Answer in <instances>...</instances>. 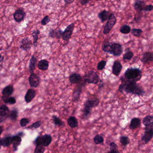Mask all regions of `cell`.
Masks as SVG:
<instances>
[{
    "mask_svg": "<svg viewBox=\"0 0 153 153\" xmlns=\"http://www.w3.org/2000/svg\"><path fill=\"white\" fill-rule=\"evenodd\" d=\"M25 13L22 8H19L15 11L13 17L16 22L20 23L24 20L25 16Z\"/></svg>",
    "mask_w": 153,
    "mask_h": 153,
    "instance_id": "10",
    "label": "cell"
},
{
    "mask_svg": "<svg viewBox=\"0 0 153 153\" xmlns=\"http://www.w3.org/2000/svg\"><path fill=\"white\" fill-rule=\"evenodd\" d=\"M153 10V6L151 5H149L145 7L144 11H146V12H149V11H152Z\"/></svg>",
    "mask_w": 153,
    "mask_h": 153,
    "instance_id": "46",
    "label": "cell"
},
{
    "mask_svg": "<svg viewBox=\"0 0 153 153\" xmlns=\"http://www.w3.org/2000/svg\"><path fill=\"white\" fill-rule=\"evenodd\" d=\"M123 52L122 45L118 43H111L110 54L115 57H119L121 55Z\"/></svg>",
    "mask_w": 153,
    "mask_h": 153,
    "instance_id": "6",
    "label": "cell"
},
{
    "mask_svg": "<svg viewBox=\"0 0 153 153\" xmlns=\"http://www.w3.org/2000/svg\"><path fill=\"white\" fill-rule=\"evenodd\" d=\"M10 111L8 107L5 105H1L0 109V121L1 123H2L4 120H6L7 118H8L9 115Z\"/></svg>",
    "mask_w": 153,
    "mask_h": 153,
    "instance_id": "11",
    "label": "cell"
},
{
    "mask_svg": "<svg viewBox=\"0 0 153 153\" xmlns=\"http://www.w3.org/2000/svg\"><path fill=\"white\" fill-rule=\"evenodd\" d=\"M142 76V71L137 68H129L124 73L125 78L136 81L140 80Z\"/></svg>",
    "mask_w": 153,
    "mask_h": 153,
    "instance_id": "2",
    "label": "cell"
},
{
    "mask_svg": "<svg viewBox=\"0 0 153 153\" xmlns=\"http://www.w3.org/2000/svg\"><path fill=\"white\" fill-rule=\"evenodd\" d=\"M153 123V116L150 115H147L143 119L142 123L144 126H147L149 124Z\"/></svg>",
    "mask_w": 153,
    "mask_h": 153,
    "instance_id": "32",
    "label": "cell"
},
{
    "mask_svg": "<svg viewBox=\"0 0 153 153\" xmlns=\"http://www.w3.org/2000/svg\"><path fill=\"white\" fill-rule=\"evenodd\" d=\"M100 101L97 97H94L88 99L85 104V106L92 109L94 107H97L99 104Z\"/></svg>",
    "mask_w": 153,
    "mask_h": 153,
    "instance_id": "13",
    "label": "cell"
},
{
    "mask_svg": "<svg viewBox=\"0 0 153 153\" xmlns=\"http://www.w3.org/2000/svg\"><path fill=\"white\" fill-rule=\"evenodd\" d=\"M74 23H71L70 25H69L67 28L65 29L62 35V39L65 41H68L71 38L74 30Z\"/></svg>",
    "mask_w": 153,
    "mask_h": 153,
    "instance_id": "9",
    "label": "cell"
},
{
    "mask_svg": "<svg viewBox=\"0 0 153 153\" xmlns=\"http://www.w3.org/2000/svg\"><path fill=\"white\" fill-rule=\"evenodd\" d=\"M64 1L66 5H68L73 3L75 0H64Z\"/></svg>",
    "mask_w": 153,
    "mask_h": 153,
    "instance_id": "49",
    "label": "cell"
},
{
    "mask_svg": "<svg viewBox=\"0 0 153 153\" xmlns=\"http://www.w3.org/2000/svg\"><path fill=\"white\" fill-rule=\"evenodd\" d=\"M25 133H24V132H22V131H21V132H19V133H18V134H17V135H18V136H20V137H23V136H25Z\"/></svg>",
    "mask_w": 153,
    "mask_h": 153,
    "instance_id": "51",
    "label": "cell"
},
{
    "mask_svg": "<svg viewBox=\"0 0 153 153\" xmlns=\"http://www.w3.org/2000/svg\"><path fill=\"white\" fill-rule=\"evenodd\" d=\"M120 32L121 33L124 34H128L131 31V27L128 25H123L120 28Z\"/></svg>",
    "mask_w": 153,
    "mask_h": 153,
    "instance_id": "33",
    "label": "cell"
},
{
    "mask_svg": "<svg viewBox=\"0 0 153 153\" xmlns=\"http://www.w3.org/2000/svg\"><path fill=\"white\" fill-rule=\"evenodd\" d=\"M68 124L72 128H76L78 126V122L76 117L74 116H70L68 119Z\"/></svg>",
    "mask_w": 153,
    "mask_h": 153,
    "instance_id": "26",
    "label": "cell"
},
{
    "mask_svg": "<svg viewBox=\"0 0 153 153\" xmlns=\"http://www.w3.org/2000/svg\"><path fill=\"white\" fill-rule=\"evenodd\" d=\"M2 99L5 103L10 105L15 104L16 102V98L10 96H5L2 95Z\"/></svg>",
    "mask_w": 153,
    "mask_h": 153,
    "instance_id": "28",
    "label": "cell"
},
{
    "mask_svg": "<svg viewBox=\"0 0 153 153\" xmlns=\"http://www.w3.org/2000/svg\"><path fill=\"white\" fill-rule=\"evenodd\" d=\"M4 56H2V55H1V58H0V61H1V63H2V62L3 61V60H4Z\"/></svg>",
    "mask_w": 153,
    "mask_h": 153,
    "instance_id": "52",
    "label": "cell"
},
{
    "mask_svg": "<svg viewBox=\"0 0 153 153\" xmlns=\"http://www.w3.org/2000/svg\"><path fill=\"white\" fill-rule=\"evenodd\" d=\"M63 31L61 29L57 30L56 32V38L58 39H61L62 38V35H63Z\"/></svg>",
    "mask_w": 153,
    "mask_h": 153,
    "instance_id": "44",
    "label": "cell"
},
{
    "mask_svg": "<svg viewBox=\"0 0 153 153\" xmlns=\"http://www.w3.org/2000/svg\"><path fill=\"white\" fill-rule=\"evenodd\" d=\"M3 131V128H2V126H1V134H2V132Z\"/></svg>",
    "mask_w": 153,
    "mask_h": 153,
    "instance_id": "53",
    "label": "cell"
},
{
    "mask_svg": "<svg viewBox=\"0 0 153 153\" xmlns=\"http://www.w3.org/2000/svg\"><path fill=\"white\" fill-rule=\"evenodd\" d=\"M37 67L38 69L42 71H45L49 68V62L46 59H42L39 61Z\"/></svg>",
    "mask_w": 153,
    "mask_h": 153,
    "instance_id": "20",
    "label": "cell"
},
{
    "mask_svg": "<svg viewBox=\"0 0 153 153\" xmlns=\"http://www.w3.org/2000/svg\"><path fill=\"white\" fill-rule=\"evenodd\" d=\"M118 1H121V0H118Z\"/></svg>",
    "mask_w": 153,
    "mask_h": 153,
    "instance_id": "54",
    "label": "cell"
},
{
    "mask_svg": "<svg viewBox=\"0 0 153 153\" xmlns=\"http://www.w3.org/2000/svg\"><path fill=\"white\" fill-rule=\"evenodd\" d=\"M14 89L12 85H9L4 88L1 92L2 95L5 96H10L14 92Z\"/></svg>",
    "mask_w": 153,
    "mask_h": 153,
    "instance_id": "25",
    "label": "cell"
},
{
    "mask_svg": "<svg viewBox=\"0 0 153 153\" xmlns=\"http://www.w3.org/2000/svg\"><path fill=\"white\" fill-rule=\"evenodd\" d=\"M141 121L138 118H134L131 119L130 123L129 128L131 129H135L140 127Z\"/></svg>",
    "mask_w": 153,
    "mask_h": 153,
    "instance_id": "22",
    "label": "cell"
},
{
    "mask_svg": "<svg viewBox=\"0 0 153 153\" xmlns=\"http://www.w3.org/2000/svg\"><path fill=\"white\" fill-rule=\"evenodd\" d=\"M100 79L98 74L94 71H89L85 76L84 81L88 84L97 85L100 82Z\"/></svg>",
    "mask_w": 153,
    "mask_h": 153,
    "instance_id": "3",
    "label": "cell"
},
{
    "mask_svg": "<svg viewBox=\"0 0 153 153\" xmlns=\"http://www.w3.org/2000/svg\"><path fill=\"white\" fill-rule=\"evenodd\" d=\"M33 45L32 41L29 37H24L20 42V48L23 51H29L31 49Z\"/></svg>",
    "mask_w": 153,
    "mask_h": 153,
    "instance_id": "8",
    "label": "cell"
},
{
    "mask_svg": "<svg viewBox=\"0 0 153 153\" xmlns=\"http://www.w3.org/2000/svg\"><path fill=\"white\" fill-rule=\"evenodd\" d=\"M90 0H79V2L82 6H85L89 3Z\"/></svg>",
    "mask_w": 153,
    "mask_h": 153,
    "instance_id": "48",
    "label": "cell"
},
{
    "mask_svg": "<svg viewBox=\"0 0 153 153\" xmlns=\"http://www.w3.org/2000/svg\"><path fill=\"white\" fill-rule=\"evenodd\" d=\"M12 137H5L1 138L0 140L1 146L4 147H8L12 144Z\"/></svg>",
    "mask_w": 153,
    "mask_h": 153,
    "instance_id": "21",
    "label": "cell"
},
{
    "mask_svg": "<svg viewBox=\"0 0 153 153\" xmlns=\"http://www.w3.org/2000/svg\"><path fill=\"white\" fill-rule=\"evenodd\" d=\"M140 19H141V16H140V15H136L135 18H134V20H135L136 22H138V21L139 22Z\"/></svg>",
    "mask_w": 153,
    "mask_h": 153,
    "instance_id": "50",
    "label": "cell"
},
{
    "mask_svg": "<svg viewBox=\"0 0 153 153\" xmlns=\"http://www.w3.org/2000/svg\"><path fill=\"white\" fill-rule=\"evenodd\" d=\"M118 91L121 93L125 92L139 96H143L145 94L144 89L137 84L136 81L129 79L123 81L119 86Z\"/></svg>",
    "mask_w": 153,
    "mask_h": 153,
    "instance_id": "1",
    "label": "cell"
},
{
    "mask_svg": "<svg viewBox=\"0 0 153 153\" xmlns=\"http://www.w3.org/2000/svg\"><path fill=\"white\" fill-rule=\"evenodd\" d=\"M30 121V120L27 118H22L20 120V126L24 128L29 123Z\"/></svg>",
    "mask_w": 153,
    "mask_h": 153,
    "instance_id": "41",
    "label": "cell"
},
{
    "mask_svg": "<svg viewBox=\"0 0 153 153\" xmlns=\"http://www.w3.org/2000/svg\"><path fill=\"white\" fill-rule=\"evenodd\" d=\"M51 136L49 134H45L43 136H39L36 138L34 143L36 146H42L44 147H48L52 141Z\"/></svg>",
    "mask_w": 153,
    "mask_h": 153,
    "instance_id": "4",
    "label": "cell"
},
{
    "mask_svg": "<svg viewBox=\"0 0 153 153\" xmlns=\"http://www.w3.org/2000/svg\"><path fill=\"white\" fill-rule=\"evenodd\" d=\"M42 122L41 120L37 121L36 122L34 123L33 124H31L30 126H28L27 127V128L28 129H32V128H35L37 129L39 128L40 126L42 125Z\"/></svg>",
    "mask_w": 153,
    "mask_h": 153,
    "instance_id": "39",
    "label": "cell"
},
{
    "mask_svg": "<svg viewBox=\"0 0 153 153\" xmlns=\"http://www.w3.org/2000/svg\"><path fill=\"white\" fill-rule=\"evenodd\" d=\"M120 141L121 144L123 146H126L130 143V139L128 137L122 136L120 137Z\"/></svg>",
    "mask_w": 153,
    "mask_h": 153,
    "instance_id": "37",
    "label": "cell"
},
{
    "mask_svg": "<svg viewBox=\"0 0 153 153\" xmlns=\"http://www.w3.org/2000/svg\"><path fill=\"white\" fill-rule=\"evenodd\" d=\"M146 6L145 2L141 0H136L133 4L134 9L138 13H140L141 11H144Z\"/></svg>",
    "mask_w": 153,
    "mask_h": 153,
    "instance_id": "17",
    "label": "cell"
},
{
    "mask_svg": "<svg viewBox=\"0 0 153 153\" xmlns=\"http://www.w3.org/2000/svg\"><path fill=\"white\" fill-rule=\"evenodd\" d=\"M30 86L32 88H37L39 86L41 83V79L40 77L37 74L31 73L28 78Z\"/></svg>",
    "mask_w": 153,
    "mask_h": 153,
    "instance_id": "7",
    "label": "cell"
},
{
    "mask_svg": "<svg viewBox=\"0 0 153 153\" xmlns=\"http://www.w3.org/2000/svg\"><path fill=\"white\" fill-rule=\"evenodd\" d=\"M22 140L21 137L18 135H17L12 137V144L14 151L17 150L18 147L21 144Z\"/></svg>",
    "mask_w": 153,
    "mask_h": 153,
    "instance_id": "18",
    "label": "cell"
},
{
    "mask_svg": "<svg viewBox=\"0 0 153 153\" xmlns=\"http://www.w3.org/2000/svg\"><path fill=\"white\" fill-rule=\"evenodd\" d=\"M125 51V53L123 55V60H130L133 58V56H134V53L131 51L130 50L129 48H127Z\"/></svg>",
    "mask_w": 153,
    "mask_h": 153,
    "instance_id": "30",
    "label": "cell"
},
{
    "mask_svg": "<svg viewBox=\"0 0 153 153\" xmlns=\"http://www.w3.org/2000/svg\"><path fill=\"white\" fill-rule=\"evenodd\" d=\"M69 81L72 84H78L80 83L82 79L81 75L78 73H74L70 76Z\"/></svg>",
    "mask_w": 153,
    "mask_h": 153,
    "instance_id": "16",
    "label": "cell"
},
{
    "mask_svg": "<svg viewBox=\"0 0 153 153\" xmlns=\"http://www.w3.org/2000/svg\"><path fill=\"white\" fill-rule=\"evenodd\" d=\"M45 151L44 146H36L34 150L35 153H43Z\"/></svg>",
    "mask_w": 153,
    "mask_h": 153,
    "instance_id": "42",
    "label": "cell"
},
{
    "mask_svg": "<svg viewBox=\"0 0 153 153\" xmlns=\"http://www.w3.org/2000/svg\"><path fill=\"white\" fill-rule=\"evenodd\" d=\"M83 84H81V85H79L78 87L77 88L75 89V91H74L73 94V100L74 101H78L80 97V94L82 93V86Z\"/></svg>",
    "mask_w": 153,
    "mask_h": 153,
    "instance_id": "27",
    "label": "cell"
},
{
    "mask_svg": "<svg viewBox=\"0 0 153 153\" xmlns=\"http://www.w3.org/2000/svg\"><path fill=\"white\" fill-rule=\"evenodd\" d=\"M145 131H150L153 132V123L146 126Z\"/></svg>",
    "mask_w": 153,
    "mask_h": 153,
    "instance_id": "47",
    "label": "cell"
},
{
    "mask_svg": "<svg viewBox=\"0 0 153 153\" xmlns=\"http://www.w3.org/2000/svg\"><path fill=\"white\" fill-rule=\"evenodd\" d=\"M36 96V92L33 88L27 90L25 97V99L27 103H29Z\"/></svg>",
    "mask_w": 153,
    "mask_h": 153,
    "instance_id": "14",
    "label": "cell"
},
{
    "mask_svg": "<svg viewBox=\"0 0 153 153\" xmlns=\"http://www.w3.org/2000/svg\"><path fill=\"white\" fill-rule=\"evenodd\" d=\"M51 21V19L50 18L49 16H46L42 19V21H41V24L42 25L45 26L49 24Z\"/></svg>",
    "mask_w": 153,
    "mask_h": 153,
    "instance_id": "43",
    "label": "cell"
},
{
    "mask_svg": "<svg viewBox=\"0 0 153 153\" xmlns=\"http://www.w3.org/2000/svg\"><path fill=\"white\" fill-rule=\"evenodd\" d=\"M116 22V19L114 14H111L107 22L105 25L103 29V33L107 35L110 33L115 25Z\"/></svg>",
    "mask_w": 153,
    "mask_h": 153,
    "instance_id": "5",
    "label": "cell"
},
{
    "mask_svg": "<svg viewBox=\"0 0 153 153\" xmlns=\"http://www.w3.org/2000/svg\"><path fill=\"white\" fill-rule=\"evenodd\" d=\"M142 32L143 31L140 29L133 28L131 30V34L136 37H140L142 34Z\"/></svg>",
    "mask_w": 153,
    "mask_h": 153,
    "instance_id": "38",
    "label": "cell"
},
{
    "mask_svg": "<svg viewBox=\"0 0 153 153\" xmlns=\"http://www.w3.org/2000/svg\"><path fill=\"white\" fill-rule=\"evenodd\" d=\"M110 153H120L118 150V146L114 142H111L110 143Z\"/></svg>",
    "mask_w": 153,
    "mask_h": 153,
    "instance_id": "36",
    "label": "cell"
},
{
    "mask_svg": "<svg viewBox=\"0 0 153 153\" xmlns=\"http://www.w3.org/2000/svg\"><path fill=\"white\" fill-rule=\"evenodd\" d=\"M106 65L105 61L102 60L98 62L97 65V69L98 70L101 71L105 68Z\"/></svg>",
    "mask_w": 153,
    "mask_h": 153,
    "instance_id": "40",
    "label": "cell"
},
{
    "mask_svg": "<svg viewBox=\"0 0 153 153\" xmlns=\"http://www.w3.org/2000/svg\"><path fill=\"white\" fill-rule=\"evenodd\" d=\"M110 12L106 10H103L98 14V17L102 23L107 21L110 16Z\"/></svg>",
    "mask_w": 153,
    "mask_h": 153,
    "instance_id": "24",
    "label": "cell"
},
{
    "mask_svg": "<svg viewBox=\"0 0 153 153\" xmlns=\"http://www.w3.org/2000/svg\"><path fill=\"white\" fill-rule=\"evenodd\" d=\"M94 141L95 144L96 145H100V144H102L103 143L104 139L103 137L102 136H101L99 134H97L94 137Z\"/></svg>",
    "mask_w": 153,
    "mask_h": 153,
    "instance_id": "34",
    "label": "cell"
},
{
    "mask_svg": "<svg viewBox=\"0 0 153 153\" xmlns=\"http://www.w3.org/2000/svg\"><path fill=\"white\" fill-rule=\"evenodd\" d=\"M40 34V31L38 29L33 30L32 32V35H33V45L36 47L37 46V41L38 40V36Z\"/></svg>",
    "mask_w": 153,
    "mask_h": 153,
    "instance_id": "29",
    "label": "cell"
},
{
    "mask_svg": "<svg viewBox=\"0 0 153 153\" xmlns=\"http://www.w3.org/2000/svg\"><path fill=\"white\" fill-rule=\"evenodd\" d=\"M153 137V132L150 131H145L144 134L141 137V140L145 143L147 144Z\"/></svg>",
    "mask_w": 153,
    "mask_h": 153,
    "instance_id": "19",
    "label": "cell"
},
{
    "mask_svg": "<svg viewBox=\"0 0 153 153\" xmlns=\"http://www.w3.org/2000/svg\"><path fill=\"white\" fill-rule=\"evenodd\" d=\"M141 62L144 64H148L153 61V53L146 52L144 53L141 59Z\"/></svg>",
    "mask_w": 153,
    "mask_h": 153,
    "instance_id": "15",
    "label": "cell"
},
{
    "mask_svg": "<svg viewBox=\"0 0 153 153\" xmlns=\"http://www.w3.org/2000/svg\"><path fill=\"white\" fill-rule=\"evenodd\" d=\"M56 31L53 29H51L49 32L48 35L50 37L52 38H56Z\"/></svg>",
    "mask_w": 153,
    "mask_h": 153,
    "instance_id": "45",
    "label": "cell"
},
{
    "mask_svg": "<svg viewBox=\"0 0 153 153\" xmlns=\"http://www.w3.org/2000/svg\"><path fill=\"white\" fill-rule=\"evenodd\" d=\"M52 118L53 121L55 125L58 126H62L64 125V123L63 122L58 116L56 115H53Z\"/></svg>",
    "mask_w": 153,
    "mask_h": 153,
    "instance_id": "31",
    "label": "cell"
},
{
    "mask_svg": "<svg viewBox=\"0 0 153 153\" xmlns=\"http://www.w3.org/2000/svg\"><path fill=\"white\" fill-rule=\"evenodd\" d=\"M18 116V111L16 109H13L10 113L8 118L11 120H16Z\"/></svg>",
    "mask_w": 153,
    "mask_h": 153,
    "instance_id": "35",
    "label": "cell"
},
{
    "mask_svg": "<svg viewBox=\"0 0 153 153\" xmlns=\"http://www.w3.org/2000/svg\"><path fill=\"white\" fill-rule=\"evenodd\" d=\"M123 66L119 61H114L112 66V73L116 76H118L120 74L122 70Z\"/></svg>",
    "mask_w": 153,
    "mask_h": 153,
    "instance_id": "12",
    "label": "cell"
},
{
    "mask_svg": "<svg viewBox=\"0 0 153 153\" xmlns=\"http://www.w3.org/2000/svg\"><path fill=\"white\" fill-rule=\"evenodd\" d=\"M37 60L36 57L34 55H33L31 57V59L29 62V68L30 73H33L34 71L36 69V63H37Z\"/></svg>",
    "mask_w": 153,
    "mask_h": 153,
    "instance_id": "23",
    "label": "cell"
}]
</instances>
